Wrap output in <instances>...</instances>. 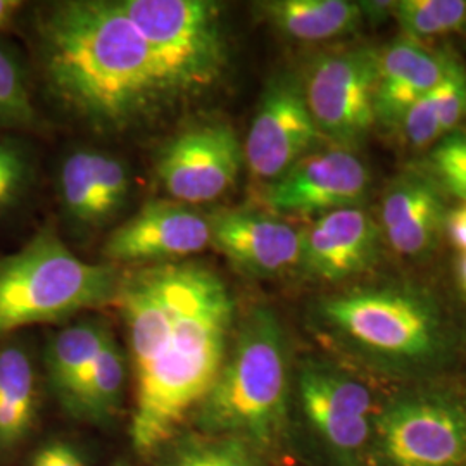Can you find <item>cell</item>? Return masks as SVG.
<instances>
[{"label": "cell", "mask_w": 466, "mask_h": 466, "mask_svg": "<svg viewBox=\"0 0 466 466\" xmlns=\"http://www.w3.org/2000/svg\"><path fill=\"white\" fill-rule=\"evenodd\" d=\"M115 300L134 367L130 435L138 454H150L211 390L230 348L235 300L217 271L199 261L128 271Z\"/></svg>", "instance_id": "6da1fadb"}, {"label": "cell", "mask_w": 466, "mask_h": 466, "mask_svg": "<svg viewBox=\"0 0 466 466\" xmlns=\"http://www.w3.org/2000/svg\"><path fill=\"white\" fill-rule=\"evenodd\" d=\"M38 36L52 96L92 127L134 128L182 100L117 2L56 4L40 19Z\"/></svg>", "instance_id": "7a4b0ae2"}, {"label": "cell", "mask_w": 466, "mask_h": 466, "mask_svg": "<svg viewBox=\"0 0 466 466\" xmlns=\"http://www.w3.org/2000/svg\"><path fill=\"white\" fill-rule=\"evenodd\" d=\"M317 317L333 339L367 365L396 375L439 367L450 329L432 296L408 283L354 287L319 300Z\"/></svg>", "instance_id": "3957f363"}, {"label": "cell", "mask_w": 466, "mask_h": 466, "mask_svg": "<svg viewBox=\"0 0 466 466\" xmlns=\"http://www.w3.org/2000/svg\"><path fill=\"white\" fill-rule=\"evenodd\" d=\"M289 410V352L279 317L250 309L233 332L225 363L196 410L200 433L233 437L258 452L273 450Z\"/></svg>", "instance_id": "277c9868"}, {"label": "cell", "mask_w": 466, "mask_h": 466, "mask_svg": "<svg viewBox=\"0 0 466 466\" xmlns=\"http://www.w3.org/2000/svg\"><path fill=\"white\" fill-rule=\"evenodd\" d=\"M117 283L115 265L82 261L46 228L0 258V339L104 306L116 298Z\"/></svg>", "instance_id": "5b68a950"}, {"label": "cell", "mask_w": 466, "mask_h": 466, "mask_svg": "<svg viewBox=\"0 0 466 466\" xmlns=\"http://www.w3.org/2000/svg\"><path fill=\"white\" fill-rule=\"evenodd\" d=\"M182 100L213 88L228 66L219 7L208 0H119Z\"/></svg>", "instance_id": "8992f818"}, {"label": "cell", "mask_w": 466, "mask_h": 466, "mask_svg": "<svg viewBox=\"0 0 466 466\" xmlns=\"http://www.w3.org/2000/svg\"><path fill=\"white\" fill-rule=\"evenodd\" d=\"M379 50L368 46L317 57L300 82L308 109L323 138L337 149L365 142L375 119Z\"/></svg>", "instance_id": "52a82bcc"}, {"label": "cell", "mask_w": 466, "mask_h": 466, "mask_svg": "<svg viewBox=\"0 0 466 466\" xmlns=\"http://www.w3.org/2000/svg\"><path fill=\"white\" fill-rule=\"evenodd\" d=\"M373 448L385 466H463L466 408L441 394H410L375 418Z\"/></svg>", "instance_id": "ba28073f"}, {"label": "cell", "mask_w": 466, "mask_h": 466, "mask_svg": "<svg viewBox=\"0 0 466 466\" xmlns=\"http://www.w3.org/2000/svg\"><path fill=\"white\" fill-rule=\"evenodd\" d=\"M244 146L232 125L202 123L175 135L157 157V177L167 196L196 206L225 196L240 175Z\"/></svg>", "instance_id": "9c48e42d"}, {"label": "cell", "mask_w": 466, "mask_h": 466, "mask_svg": "<svg viewBox=\"0 0 466 466\" xmlns=\"http://www.w3.org/2000/svg\"><path fill=\"white\" fill-rule=\"evenodd\" d=\"M299 398L309 425L340 466H361L373 444V396L367 385L309 363L299 373Z\"/></svg>", "instance_id": "30bf717a"}, {"label": "cell", "mask_w": 466, "mask_h": 466, "mask_svg": "<svg viewBox=\"0 0 466 466\" xmlns=\"http://www.w3.org/2000/svg\"><path fill=\"white\" fill-rule=\"evenodd\" d=\"M321 138L300 82L280 76L271 80L259 100L244 144V161L256 180L273 182L313 152Z\"/></svg>", "instance_id": "8fae6325"}, {"label": "cell", "mask_w": 466, "mask_h": 466, "mask_svg": "<svg viewBox=\"0 0 466 466\" xmlns=\"http://www.w3.org/2000/svg\"><path fill=\"white\" fill-rule=\"evenodd\" d=\"M368 187L370 171L352 150H313L280 178L269 182L263 200L277 213L321 217L337 209L360 208Z\"/></svg>", "instance_id": "7c38bea8"}, {"label": "cell", "mask_w": 466, "mask_h": 466, "mask_svg": "<svg viewBox=\"0 0 466 466\" xmlns=\"http://www.w3.org/2000/svg\"><path fill=\"white\" fill-rule=\"evenodd\" d=\"M209 246V215L177 200H150L109 235L104 258L147 267L177 263Z\"/></svg>", "instance_id": "4fadbf2b"}, {"label": "cell", "mask_w": 466, "mask_h": 466, "mask_svg": "<svg viewBox=\"0 0 466 466\" xmlns=\"http://www.w3.org/2000/svg\"><path fill=\"white\" fill-rule=\"evenodd\" d=\"M211 246L240 273L271 279L299 267L302 230L261 211L233 208L209 215Z\"/></svg>", "instance_id": "5bb4252c"}, {"label": "cell", "mask_w": 466, "mask_h": 466, "mask_svg": "<svg viewBox=\"0 0 466 466\" xmlns=\"http://www.w3.org/2000/svg\"><path fill=\"white\" fill-rule=\"evenodd\" d=\"M382 242L380 225L363 208L318 217L302 230L299 268L323 282H340L375 265Z\"/></svg>", "instance_id": "9a60e30c"}, {"label": "cell", "mask_w": 466, "mask_h": 466, "mask_svg": "<svg viewBox=\"0 0 466 466\" xmlns=\"http://www.w3.org/2000/svg\"><path fill=\"white\" fill-rule=\"evenodd\" d=\"M130 187L127 165L100 150L71 152L57 177L65 213L84 227H100L116 217L127 204Z\"/></svg>", "instance_id": "2e32d148"}, {"label": "cell", "mask_w": 466, "mask_h": 466, "mask_svg": "<svg viewBox=\"0 0 466 466\" xmlns=\"http://www.w3.org/2000/svg\"><path fill=\"white\" fill-rule=\"evenodd\" d=\"M446 217L442 188L432 177L423 171H406L385 190L380 228L396 252L420 258L437 244Z\"/></svg>", "instance_id": "e0dca14e"}, {"label": "cell", "mask_w": 466, "mask_h": 466, "mask_svg": "<svg viewBox=\"0 0 466 466\" xmlns=\"http://www.w3.org/2000/svg\"><path fill=\"white\" fill-rule=\"evenodd\" d=\"M452 57L427 49L421 42L398 38L379 50V75L375 90V119L383 127L398 128L400 117L441 84Z\"/></svg>", "instance_id": "ac0fdd59"}, {"label": "cell", "mask_w": 466, "mask_h": 466, "mask_svg": "<svg viewBox=\"0 0 466 466\" xmlns=\"http://www.w3.org/2000/svg\"><path fill=\"white\" fill-rule=\"evenodd\" d=\"M258 13L283 36L296 42H327L356 32L365 17L350 0H269Z\"/></svg>", "instance_id": "d6986e66"}, {"label": "cell", "mask_w": 466, "mask_h": 466, "mask_svg": "<svg viewBox=\"0 0 466 466\" xmlns=\"http://www.w3.org/2000/svg\"><path fill=\"white\" fill-rule=\"evenodd\" d=\"M36 411L38 382L30 352L19 344L0 346V454L28 439Z\"/></svg>", "instance_id": "ffe728a7"}, {"label": "cell", "mask_w": 466, "mask_h": 466, "mask_svg": "<svg viewBox=\"0 0 466 466\" xmlns=\"http://www.w3.org/2000/svg\"><path fill=\"white\" fill-rule=\"evenodd\" d=\"M111 337V329L97 319L78 321L52 335L46 350V370L50 389L63 408Z\"/></svg>", "instance_id": "44dd1931"}, {"label": "cell", "mask_w": 466, "mask_h": 466, "mask_svg": "<svg viewBox=\"0 0 466 466\" xmlns=\"http://www.w3.org/2000/svg\"><path fill=\"white\" fill-rule=\"evenodd\" d=\"M125 383L127 358L113 335L76 385L65 410L88 423H104L116 415Z\"/></svg>", "instance_id": "7402d4cb"}, {"label": "cell", "mask_w": 466, "mask_h": 466, "mask_svg": "<svg viewBox=\"0 0 466 466\" xmlns=\"http://www.w3.org/2000/svg\"><path fill=\"white\" fill-rule=\"evenodd\" d=\"M157 466H259V452L223 435H187L175 442Z\"/></svg>", "instance_id": "603a6c76"}, {"label": "cell", "mask_w": 466, "mask_h": 466, "mask_svg": "<svg viewBox=\"0 0 466 466\" xmlns=\"http://www.w3.org/2000/svg\"><path fill=\"white\" fill-rule=\"evenodd\" d=\"M392 17L406 38L423 42L465 32L466 0H400L394 2Z\"/></svg>", "instance_id": "cb8c5ba5"}, {"label": "cell", "mask_w": 466, "mask_h": 466, "mask_svg": "<svg viewBox=\"0 0 466 466\" xmlns=\"http://www.w3.org/2000/svg\"><path fill=\"white\" fill-rule=\"evenodd\" d=\"M36 121L28 78L13 50L0 46V128L32 127Z\"/></svg>", "instance_id": "d4e9b609"}, {"label": "cell", "mask_w": 466, "mask_h": 466, "mask_svg": "<svg viewBox=\"0 0 466 466\" xmlns=\"http://www.w3.org/2000/svg\"><path fill=\"white\" fill-rule=\"evenodd\" d=\"M429 175L442 190L466 202V134L452 132L442 137L431 150Z\"/></svg>", "instance_id": "484cf974"}, {"label": "cell", "mask_w": 466, "mask_h": 466, "mask_svg": "<svg viewBox=\"0 0 466 466\" xmlns=\"http://www.w3.org/2000/svg\"><path fill=\"white\" fill-rule=\"evenodd\" d=\"M32 161L11 140H0V213L13 209L25 198L32 182Z\"/></svg>", "instance_id": "4316f807"}, {"label": "cell", "mask_w": 466, "mask_h": 466, "mask_svg": "<svg viewBox=\"0 0 466 466\" xmlns=\"http://www.w3.org/2000/svg\"><path fill=\"white\" fill-rule=\"evenodd\" d=\"M442 135L456 132L466 117V69L458 61H451L444 80L431 92Z\"/></svg>", "instance_id": "83f0119b"}, {"label": "cell", "mask_w": 466, "mask_h": 466, "mask_svg": "<svg viewBox=\"0 0 466 466\" xmlns=\"http://www.w3.org/2000/svg\"><path fill=\"white\" fill-rule=\"evenodd\" d=\"M398 128L410 146L427 147L433 142H439L444 135L433 106L432 96L427 94L425 97L417 100L404 113V116L400 117Z\"/></svg>", "instance_id": "f1b7e54d"}, {"label": "cell", "mask_w": 466, "mask_h": 466, "mask_svg": "<svg viewBox=\"0 0 466 466\" xmlns=\"http://www.w3.org/2000/svg\"><path fill=\"white\" fill-rule=\"evenodd\" d=\"M28 466H86L84 454L65 441H50L35 451Z\"/></svg>", "instance_id": "f546056e"}, {"label": "cell", "mask_w": 466, "mask_h": 466, "mask_svg": "<svg viewBox=\"0 0 466 466\" xmlns=\"http://www.w3.org/2000/svg\"><path fill=\"white\" fill-rule=\"evenodd\" d=\"M444 232L448 233L451 244L460 250L466 252V202H461L454 209L448 211Z\"/></svg>", "instance_id": "4dcf8cb0"}, {"label": "cell", "mask_w": 466, "mask_h": 466, "mask_svg": "<svg viewBox=\"0 0 466 466\" xmlns=\"http://www.w3.org/2000/svg\"><path fill=\"white\" fill-rule=\"evenodd\" d=\"M365 21H382L385 16H392L394 2H360Z\"/></svg>", "instance_id": "1f68e13d"}, {"label": "cell", "mask_w": 466, "mask_h": 466, "mask_svg": "<svg viewBox=\"0 0 466 466\" xmlns=\"http://www.w3.org/2000/svg\"><path fill=\"white\" fill-rule=\"evenodd\" d=\"M19 5L21 4L16 0H0V28L11 21V17L15 16Z\"/></svg>", "instance_id": "d6a6232c"}, {"label": "cell", "mask_w": 466, "mask_h": 466, "mask_svg": "<svg viewBox=\"0 0 466 466\" xmlns=\"http://www.w3.org/2000/svg\"><path fill=\"white\" fill-rule=\"evenodd\" d=\"M456 277L461 292L466 296V252H463L458 259V268H456Z\"/></svg>", "instance_id": "836d02e7"}, {"label": "cell", "mask_w": 466, "mask_h": 466, "mask_svg": "<svg viewBox=\"0 0 466 466\" xmlns=\"http://www.w3.org/2000/svg\"><path fill=\"white\" fill-rule=\"evenodd\" d=\"M115 466H128L127 463H115Z\"/></svg>", "instance_id": "e575fe53"}, {"label": "cell", "mask_w": 466, "mask_h": 466, "mask_svg": "<svg viewBox=\"0 0 466 466\" xmlns=\"http://www.w3.org/2000/svg\"><path fill=\"white\" fill-rule=\"evenodd\" d=\"M465 32H466V26H465Z\"/></svg>", "instance_id": "d590c367"}]
</instances>
